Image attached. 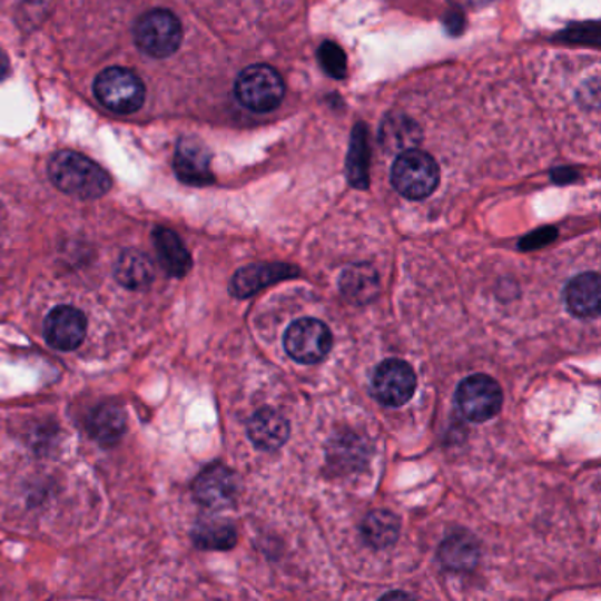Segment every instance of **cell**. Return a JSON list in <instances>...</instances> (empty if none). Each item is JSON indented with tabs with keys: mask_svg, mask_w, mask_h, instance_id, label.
<instances>
[{
	"mask_svg": "<svg viewBox=\"0 0 601 601\" xmlns=\"http://www.w3.org/2000/svg\"><path fill=\"white\" fill-rule=\"evenodd\" d=\"M53 186L78 199H98L111 189L108 171L89 157L72 150H60L48 162Z\"/></svg>",
	"mask_w": 601,
	"mask_h": 601,
	"instance_id": "obj_1",
	"label": "cell"
},
{
	"mask_svg": "<svg viewBox=\"0 0 601 601\" xmlns=\"http://www.w3.org/2000/svg\"><path fill=\"white\" fill-rule=\"evenodd\" d=\"M440 166L424 150H403L392 166V184L407 199H425L440 186Z\"/></svg>",
	"mask_w": 601,
	"mask_h": 601,
	"instance_id": "obj_2",
	"label": "cell"
},
{
	"mask_svg": "<svg viewBox=\"0 0 601 601\" xmlns=\"http://www.w3.org/2000/svg\"><path fill=\"white\" fill-rule=\"evenodd\" d=\"M284 92L286 87L283 77L267 65L249 66L238 75L235 83L238 101L256 114L276 110L283 101Z\"/></svg>",
	"mask_w": 601,
	"mask_h": 601,
	"instance_id": "obj_3",
	"label": "cell"
},
{
	"mask_svg": "<svg viewBox=\"0 0 601 601\" xmlns=\"http://www.w3.org/2000/svg\"><path fill=\"white\" fill-rule=\"evenodd\" d=\"M135 41L147 56L165 59L183 43V23L171 11L154 9L136 23Z\"/></svg>",
	"mask_w": 601,
	"mask_h": 601,
	"instance_id": "obj_4",
	"label": "cell"
},
{
	"mask_svg": "<svg viewBox=\"0 0 601 601\" xmlns=\"http://www.w3.org/2000/svg\"><path fill=\"white\" fill-rule=\"evenodd\" d=\"M93 92L102 107L115 114H135L144 107V81L126 68L105 69L93 83Z\"/></svg>",
	"mask_w": 601,
	"mask_h": 601,
	"instance_id": "obj_5",
	"label": "cell"
},
{
	"mask_svg": "<svg viewBox=\"0 0 601 601\" xmlns=\"http://www.w3.org/2000/svg\"><path fill=\"white\" fill-rule=\"evenodd\" d=\"M332 344L331 328L319 319H297L284 334V349L298 364L322 362L331 353Z\"/></svg>",
	"mask_w": 601,
	"mask_h": 601,
	"instance_id": "obj_6",
	"label": "cell"
},
{
	"mask_svg": "<svg viewBox=\"0 0 601 601\" xmlns=\"http://www.w3.org/2000/svg\"><path fill=\"white\" fill-rule=\"evenodd\" d=\"M457 406L471 422H487L503 407V390L494 377L474 374L459 385Z\"/></svg>",
	"mask_w": 601,
	"mask_h": 601,
	"instance_id": "obj_7",
	"label": "cell"
},
{
	"mask_svg": "<svg viewBox=\"0 0 601 601\" xmlns=\"http://www.w3.org/2000/svg\"><path fill=\"white\" fill-rule=\"evenodd\" d=\"M416 374L407 362L390 358L377 365L373 376L374 397L390 407H401L415 395Z\"/></svg>",
	"mask_w": 601,
	"mask_h": 601,
	"instance_id": "obj_8",
	"label": "cell"
},
{
	"mask_svg": "<svg viewBox=\"0 0 601 601\" xmlns=\"http://www.w3.org/2000/svg\"><path fill=\"white\" fill-rule=\"evenodd\" d=\"M238 492L237 474L223 464H213L198 474L193 494L199 504L210 510H223L234 503Z\"/></svg>",
	"mask_w": 601,
	"mask_h": 601,
	"instance_id": "obj_9",
	"label": "cell"
},
{
	"mask_svg": "<svg viewBox=\"0 0 601 601\" xmlns=\"http://www.w3.org/2000/svg\"><path fill=\"white\" fill-rule=\"evenodd\" d=\"M45 337L59 352H72L87 337V318L77 307L59 305L45 319Z\"/></svg>",
	"mask_w": 601,
	"mask_h": 601,
	"instance_id": "obj_10",
	"label": "cell"
},
{
	"mask_svg": "<svg viewBox=\"0 0 601 601\" xmlns=\"http://www.w3.org/2000/svg\"><path fill=\"white\" fill-rule=\"evenodd\" d=\"M210 161H213V154L204 141L196 138H183L175 152V174L180 178V183L187 186H208L214 183Z\"/></svg>",
	"mask_w": 601,
	"mask_h": 601,
	"instance_id": "obj_11",
	"label": "cell"
},
{
	"mask_svg": "<svg viewBox=\"0 0 601 601\" xmlns=\"http://www.w3.org/2000/svg\"><path fill=\"white\" fill-rule=\"evenodd\" d=\"M297 276L298 268L292 267L288 263H256L240 268L235 274L231 279V295L237 298H249L272 284Z\"/></svg>",
	"mask_w": 601,
	"mask_h": 601,
	"instance_id": "obj_12",
	"label": "cell"
},
{
	"mask_svg": "<svg viewBox=\"0 0 601 601\" xmlns=\"http://www.w3.org/2000/svg\"><path fill=\"white\" fill-rule=\"evenodd\" d=\"M247 436L250 443L259 450H277L289 440L288 420L279 411L262 407L250 416L247 424Z\"/></svg>",
	"mask_w": 601,
	"mask_h": 601,
	"instance_id": "obj_13",
	"label": "cell"
},
{
	"mask_svg": "<svg viewBox=\"0 0 601 601\" xmlns=\"http://www.w3.org/2000/svg\"><path fill=\"white\" fill-rule=\"evenodd\" d=\"M568 311L577 318H594L600 314L601 283L597 272L573 277L566 286Z\"/></svg>",
	"mask_w": 601,
	"mask_h": 601,
	"instance_id": "obj_14",
	"label": "cell"
},
{
	"mask_svg": "<svg viewBox=\"0 0 601 601\" xmlns=\"http://www.w3.org/2000/svg\"><path fill=\"white\" fill-rule=\"evenodd\" d=\"M154 246L166 274L171 277H186L193 268V258L175 231L168 228L154 229Z\"/></svg>",
	"mask_w": 601,
	"mask_h": 601,
	"instance_id": "obj_15",
	"label": "cell"
},
{
	"mask_svg": "<svg viewBox=\"0 0 601 601\" xmlns=\"http://www.w3.org/2000/svg\"><path fill=\"white\" fill-rule=\"evenodd\" d=\"M339 288L344 298L353 304L364 305L373 302L380 293V276L368 263H356L343 272Z\"/></svg>",
	"mask_w": 601,
	"mask_h": 601,
	"instance_id": "obj_16",
	"label": "cell"
},
{
	"mask_svg": "<svg viewBox=\"0 0 601 601\" xmlns=\"http://www.w3.org/2000/svg\"><path fill=\"white\" fill-rule=\"evenodd\" d=\"M87 427H89L90 436L98 441L99 445L114 446L124 436L128 420L122 407L117 404H101L89 416Z\"/></svg>",
	"mask_w": 601,
	"mask_h": 601,
	"instance_id": "obj_17",
	"label": "cell"
},
{
	"mask_svg": "<svg viewBox=\"0 0 601 601\" xmlns=\"http://www.w3.org/2000/svg\"><path fill=\"white\" fill-rule=\"evenodd\" d=\"M115 279L128 289H144L154 280V265L141 250L128 249L115 265Z\"/></svg>",
	"mask_w": 601,
	"mask_h": 601,
	"instance_id": "obj_18",
	"label": "cell"
},
{
	"mask_svg": "<svg viewBox=\"0 0 601 601\" xmlns=\"http://www.w3.org/2000/svg\"><path fill=\"white\" fill-rule=\"evenodd\" d=\"M362 538L374 549H388L394 545L401 534V521L394 512L374 510L367 513L361 525Z\"/></svg>",
	"mask_w": 601,
	"mask_h": 601,
	"instance_id": "obj_19",
	"label": "cell"
},
{
	"mask_svg": "<svg viewBox=\"0 0 601 601\" xmlns=\"http://www.w3.org/2000/svg\"><path fill=\"white\" fill-rule=\"evenodd\" d=\"M479 545L470 534H453L440 549L441 563L453 572H470L479 563Z\"/></svg>",
	"mask_w": 601,
	"mask_h": 601,
	"instance_id": "obj_20",
	"label": "cell"
},
{
	"mask_svg": "<svg viewBox=\"0 0 601 601\" xmlns=\"http://www.w3.org/2000/svg\"><path fill=\"white\" fill-rule=\"evenodd\" d=\"M368 161H371V150H368L367 129L364 124H358L353 131L352 147L346 159L347 180L353 187L367 189Z\"/></svg>",
	"mask_w": 601,
	"mask_h": 601,
	"instance_id": "obj_21",
	"label": "cell"
},
{
	"mask_svg": "<svg viewBox=\"0 0 601 601\" xmlns=\"http://www.w3.org/2000/svg\"><path fill=\"white\" fill-rule=\"evenodd\" d=\"M193 538L205 551H228L237 543V531L228 522L208 521L196 525Z\"/></svg>",
	"mask_w": 601,
	"mask_h": 601,
	"instance_id": "obj_22",
	"label": "cell"
},
{
	"mask_svg": "<svg viewBox=\"0 0 601 601\" xmlns=\"http://www.w3.org/2000/svg\"><path fill=\"white\" fill-rule=\"evenodd\" d=\"M382 141L392 150L413 149L418 141V126L407 117H388L383 124Z\"/></svg>",
	"mask_w": 601,
	"mask_h": 601,
	"instance_id": "obj_23",
	"label": "cell"
},
{
	"mask_svg": "<svg viewBox=\"0 0 601 601\" xmlns=\"http://www.w3.org/2000/svg\"><path fill=\"white\" fill-rule=\"evenodd\" d=\"M318 59L322 68L325 69L326 75H331L332 78L346 77L347 72V59L343 48L339 45L331 43L326 41L319 47Z\"/></svg>",
	"mask_w": 601,
	"mask_h": 601,
	"instance_id": "obj_24",
	"label": "cell"
},
{
	"mask_svg": "<svg viewBox=\"0 0 601 601\" xmlns=\"http://www.w3.org/2000/svg\"><path fill=\"white\" fill-rule=\"evenodd\" d=\"M558 237V229L552 228V226H546V228L536 229L533 234L525 235L521 242H519V247L522 250H536L540 247L549 246L551 242L555 240Z\"/></svg>",
	"mask_w": 601,
	"mask_h": 601,
	"instance_id": "obj_25",
	"label": "cell"
},
{
	"mask_svg": "<svg viewBox=\"0 0 601 601\" xmlns=\"http://www.w3.org/2000/svg\"><path fill=\"white\" fill-rule=\"evenodd\" d=\"M9 72V59L4 51H0V80L8 77Z\"/></svg>",
	"mask_w": 601,
	"mask_h": 601,
	"instance_id": "obj_26",
	"label": "cell"
},
{
	"mask_svg": "<svg viewBox=\"0 0 601 601\" xmlns=\"http://www.w3.org/2000/svg\"><path fill=\"white\" fill-rule=\"evenodd\" d=\"M453 2L464 8H474V6L487 4L489 0H453Z\"/></svg>",
	"mask_w": 601,
	"mask_h": 601,
	"instance_id": "obj_27",
	"label": "cell"
}]
</instances>
